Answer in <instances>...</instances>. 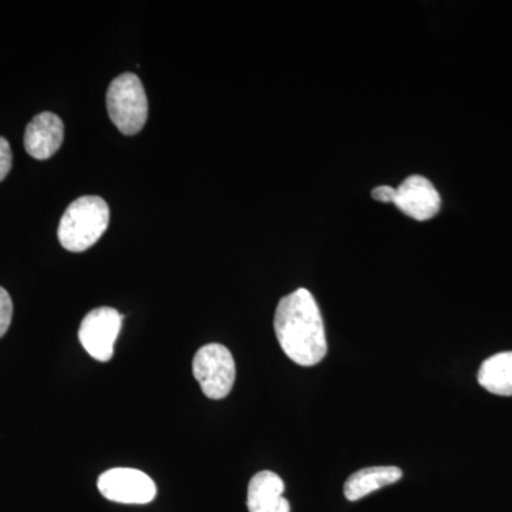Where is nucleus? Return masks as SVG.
I'll use <instances>...</instances> for the list:
<instances>
[{"label":"nucleus","instance_id":"nucleus-1","mask_svg":"<svg viewBox=\"0 0 512 512\" xmlns=\"http://www.w3.org/2000/svg\"><path fill=\"white\" fill-rule=\"evenodd\" d=\"M274 326L279 345L296 365H318L328 353L322 315L308 289H296L281 299Z\"/></svg>","mask_w":512,"mask_h":512},{"label":"nucleus","instance_id":"nucleus-2","mask_svg":"<svg viewBox=\"0 0 512 512\" xmlns=\"http://www.w3.org/2000/svg\"><path fill=\"white\" fill-rule=\"evenodd\" d=\"M109 222L107 202L96 195H86L74 200L64 211L57 237L67 251L83 252L103 237Z\"/></svg>","mask_w":512,"mask_h":512},{"label":"nucleus","instance_id":"nucleus-3","mask_svg":"<svg viewBox=\"0 0 512 512\" xmlns=\"http://www.w3.org/2000/svg\"><path fill=\"white\" fill-rule=\"evenodd\" d=\"M107 111L114 126L126 136H134L143 130L147 123L148 100L137 74L123 73L111 82Z\"/></svg>","mask_w":512,"mask_h":512},{"label":"nucleus","instance_id":"nucleus-4","mask_svg":"<svg viewBox=\"0 0 512 512\" xmlns=\"http://www.w3.org/2000/svg\"><path fill=\"white\" fill-rule=\"evenodd\" d=\"M192 372L202 393L212 400H221L231 393L235 383L234 356L218 343L202 346L192 360Z\"/></svg>","mask_w":512,"mask_h":512},{"label":"nucleus","instance_id":"nucleus-5","mask_svg":"<svg viewBox=\"0 0 512 512\" xmlns=\"http://www.w3.org/2000/svg\"><path fill=\"white\" fill-rule=\"evenodd\" d=\"M123 316L116 309L103 306L87 313L79 329L84 350L99 362H109L119 338Z\"/></svg>","mask_w":512,"mask_h":512},{"label":"nucleus","instance_id":"nucleus-6","mask_svg":"<svg viewBox=\"0 0 512 512\" xmlns=\"http://www.w3.org/2000/svg\"><path fill=\"white\" fill-rule=\"evenodd\" d=\"M100 494L113 503L148 504L156 498V483L134 468H111L97 481Z\"/></svg>","mask_w":512,"mask_h":512},{"label":"nucleus","instance_id":"nucleus-7","mask_svg":"<svg viewBox=\"0 0 512 512\" xmlns=\"http://www.w3.org/2000/svg\"><path fill=\"white\" fill-rule=\"evenodd\" d=\"M393 204L413 220L427 221L439 214L441 197L426 177L412 175L396 188Z\"/></svg>","mask_w":512,"mask_h":512},{"label":"nucleus","instance_id":"nucleus-8","mask_svg":"<svg viewBox=\"0 0 512 512\" xmlns=\"http://www.w3.org/2000/svg\"><path fill=\"white\" fill-rule=\"evenodd\" d=\"M63 138V121L55 113L45 111L37 114L26 127L25 148L30 157L47 160L62 147Z\"/></svg>","mask_w":512,"mask_h":512},{"label":"nucleus","instance_id":"nucleus-9","mask_svg":"<svg viewBox=\"0 0 512 512\" xmlns=\"http://www.w3.org/2000/svg\"><path fill=\"white\" fill-rule=\"evenodd\" d=\"M284 493L285 483L278 474L272 471L255 474L248 485L249 512H291Z\"/></svg>","mask_w":512,"mask_h":512},{"label":"nucleus","instance_id":"nucleus-10","mask_svg":"<svg viewBox=\"0 0 512 512\" xmlns=\"http://www.w3.org/2000/svg\"><path fill=\"white\" fill-rule=\"evenodd\" d=\"M403 477L399 467H369L356 471L345 483V497L349 501H359L380 488L397 483Z\"/></svg>","mask_w":512,"mask_h":512},{"label":"nucleus","instance_id":"nucleus-11","mask_svg":"<svg viewBox=\"0 0 512 512\" xmlns=\"http://www.w3.org/2000/svg\"><path fill=\"white\" fill-rule=\"evenodd\" d=\"M478 383L497 396H512V352L488 357L478 370Z\"/></svg>","mask_w":512,"mask_h":512},{"label":"nucleus","instance_id":"nucleus-12","mask_svg":"<svg viewBox=\"0 0 512 512\" xmlns=\"http://www.w3.org/2000/svg\"><path fill=\"white\" fill-rule=\"evenodd\" d=\"M13 303L6 289L0 286V338L8 332L10 323H12Z\"/></svg>","mask_w":512,"mask_h":512},{"label":"nucleus","instance_id":"nucleus-13","mask_svg":"<svg viewBox=\"0 0 512 512\" xmlns=\"http://www.w3.org/2000/svg\"><path fill=\"white\" fill-rule=\"evenodd\" d=\"M12 168V150L6 138L0 137V181L5 180Z\"/></svg>","mask_w":512,"mask_h":512},{"label":"nucleus","instance_id":"nucleus-14","mask_svg":"<svg viewBox=\"0 0 512 512\" xmlns=\"http://www.w3.org/2000/svg\"><path fill=\"white\" fill-rule=\"evenodd\" d=\"M373 198L379 202H393L394 195H396V188L389 187V185H380L372 192Z\"/></svg>","mask_w":512,"mask_h":512}]
</instances>
